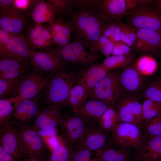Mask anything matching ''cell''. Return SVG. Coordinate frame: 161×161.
I'll list each match as a JSON object with an SVG mask.
<instances>
[{
    "mask_svg": "<svg viewBox=\"0 0 161 161\" xmlns=\"http://www.w3.org/2000/svg\"><path fill=\"white\" fill-rule=\"evenodd\" d=\"M94 152L87 149L81 147L72 148L70 158L71 161H95L97 155L93 157Z\"/></svg>",
    "mask_w": 161,
    "mask_h": 161,
    "instance_id": "cell-40",
    "label": "cell"
},
{
    "mask_svg": "<svg viewBox=\"0 0 161 161\" xmlns=\"http://www.w3.org/2000/svg\"><path fill=\"white\" fill-rule=\"evenodd\" d=\"M41 108L34 99L22 100L14 108L12 119L19 123L27 124L35 119Z\"/></svg>",
    "mask_w": 161,
    "mask_h": 161,
    "instance_id": "cell-21",
    "label": "cell"
},
{
    "mask_svg": "<svg viewBox=\"0 0 161 161\" xmlns=\"http://www.w3.org/2000/svg\"><path fill=\"white\" fill-rule=\"evenodd\" d=\"M25 12L29 21L35 24L50 23L57 16L56 10L49 0H29Z\"/></svg>",
    "mask_w": 161,
    "mask_h": 161,
    "instance_id": "cell-14",
    "label": "cell"
},
{
    "mask_svg": "<svg viewBox=\"0 0 161 161\" xmlns=\"http://www.w3.org/2000/svg\"><path fill=\"white\" fill-rule=\"evenodd\" d=\"M7 48L6 55L3 58H16L27 61L30 59L34 50L24 35L17 34H13L8 42Z\"/></svg>",
    "mask_w": 161,
    "mask_h": 161,
    "instance_id": "cell-23",
    "label": "cell"
},
{
    "mask_svg": "<svg viewBox=\"0 0 161 161\" xmlns=\"http://www.w3.org/2000/svg\"><path fill=\"white\" fill-rule=\"evenodd\" d=\"M135 67L143 76H150L154 74L157 68V63L152 57L144 55L140 57L134 65Z\"/></svg>",
    "mask_w": 161,
    "mask_h": 161,
    "instance_id": "cell-31",
    "label": "cell"
},
{
    "mask_svg": "<svg viewBox=\"0 0 161 161\" xmlns=\"http://www.w3.org/2000/svg\"><path fill=\"white\" fill-rule=\"evenodd\" d=\"M53 74L44 75L33 69L32 72L25 73L16 95L13 97L18 103L24 99H34L46 87Z\"/></svg>",
    "mask_w": 161,
    "mask_h": 161,
    "instance_id": "cell-10",
    "label": "cell"
},
{
    "mask_svg": "<svg viewBox=\"0 0 161 161\" xmlns=\"http://www.w3.org/2000/svg\"><path fill=\"white\" fill-rule=\"evenodd\" d=\"M142 106L143 123L153 118L161 112V102L146 99Z\"/></svg>",
    "mask_w": 161,
    "mask_h": 161,
    "instance_id": "cell-35",
    "label": "cell"
},
{
    "mask_svg": "<svg viewBox=\"0 0 161 161\" xmlns=\"http://www.w3.org/2000/svg\"><path fill=\"white\" fill-rule=\"evenodd\" d=\"M74 7L93 10L109 21L120 23L127 11V0H72Z\"/></svg>",
    "mask_w": 161,
    "mask_h": 161,
    "instance_id": "cell-4",
    "label": "cell"
},
{
    "mask_svg": "<svg viewBox=\"0 0 161 161\" xmlns=\"http://www.w3.org/2000/svg\"><path fill=\"white\" fill-rule=\"evenodd\" d=\"M51 49L67 63L91 64L95 61L98 56V53L92 46L78 41L64 46Z\"/></svg>",
    "mask_w": 161,
    "mask_h": 161,
    "instance_id": "cell-5",
    "label": "cell"
},
{
    "mask_svg": "<svg viewBox=\"0 0 161 161\" xmlns=\"http://www.w3.org/2000/svg\"><path fill=\"white\" fill-rule=\"evenodd\" d=\"M123 68L120 75V83L123 95L138 91L144 84L143 76L139 73L134 65H130Z\"/></svg>",
    "mask_w": 161,
    "mask_h": 161,
    "instance_id": "cell-22",
    "label": "cell"
},
{
    "mask_svg": "<svg viewBox=\"0 0 161 161\" xmlns=\"http://www.w3.org/2000/svg\"><path fill=\"white\" fill-rule=\"evenodd\" d=\"M146 99L161 102V76L152 81L144 91Z\"/></svg>",
    "mask_w": 161,
    "mask_h": 161,
    "instance_id": "cell-37",
    "label": "cell"
},
{
    "mask_svg": "<svg viewBox=\"0 0 161 161\" xmlns=\"http://www.w3.org/2000/svg\"><path fill=\"white\" fill-rule=\"evenodd\" d=\"M157 8L161 11V0L156 1Z\"/></svg>",
    "mask_w": 161,
    "mask_h": 161,
    "instance_id": "cell-50",
    "label": "cell"
},
{
    "mask_svg": "<svg viewBox=\"0 0 161 161\" xmlns=\"http://www.w3.org/2000/svg\"><path fill=\"white\" fill-rule=\"evenodd\" d=\"M65 161H71L70 158L69 159H67V160H65Z\"/></svg>",
    "mask_w": 161,
    "mask_h": 161,
    "instance_id": "cell-51",
    "label": "cell"
},
{
    "mask_svg": "<svg viewBox=\"0 0 161 161\" xmlns=\"http://www.w3.org/2000/svg\"><path fill=\"white\" fill-rule=\"evenodd\" d=\"M22 75L9 79L0 78V99L14 97L16 96L23 76Z\"/></svg>",
    "mask_w": 161,
    "mask_h": 161,
    "instance_id": "cell-30",
    "label": "cell"
},
{
    "mask_svg": "<svg viewBox=\"0 0 161 161\" xmlns=\"http://www.w3.org/2000/svg\"><path fill=\"white\" fill-rule=\"evenodd\" d=\"M132 161H137L136 160L134 159V160Z\"/></svg>",
    "mask_w": 161,
    "mask_h": 161,
    "instance_id": "cell-54",
    "label": "cell"
},
{
    "mask_svg": "<svg viewBox=\"0 0 161 161\" xmlns=\"http://www.w3.org/2000/svg\"><path fill=\"white\" fill-rule=\"evenodd\" d=\"M55 7L57 16L67 18L72 12L74 7L72 0H49Z\"/></svg>",
    "mask_w": 161,
    "mask_h": 161,
    "instance_id": "cell-42",
    "label": "cell"
},
{
    "mask_svg": "<svg viewBox=\"0 0 161 161\" xmlns=\"http://www.w3.org/2000/svg\"><path fill=\"white\" fill-rule=\"evenodd\" d=\"M110 106L100 100L90 98L74 112L89 125L97 123L98 119Z\"/></svg>",
    "mask_w": 161,
    "mask_h": 161,
    "instance_id": "cell-18",
    "label": "cell"
},
{
    "mask_svg": "<svg viewBox=\"0 0 161 161\" xmlns=\"http://www.w3.org/2000/svg\"><path fill=\"white\" fill-rule=\"evenodd\" d=\"M30 60L33 70L48 75L66 68L68 65L51 48L33 50Z\"/></svg>",
    "mask_w": 161,
    "mask_h": 161,
    "instance_id": "cell-9",
    "label": "cell"
},
{
    "mask_svg": "<svg viewBox=\"0 0 161 161\" xmlns=\"http://www.w3.org/2000/svg\"><path fill=\"white\" fill-rule=\"evenodd\" d=\"M49 24L52 40L57 47L64 46L70 43L72 31L64 18L57 16Z\"/></svg>",
    "mask_w": 161,
    "mask_h": 161,
    "instance_id": "cell-24",
    "label": "cell"
},
{
    "mask_svg": "<svg viewBox=\"0 0 161 161\" xmlns=\"http://www.w3.org/2000/svg\"><path fill=\"white\" fill-rule=\"evenodd\" d=\"M145 138H152L161 135V114L143 123L142 128Z\"/></svg>",
    "mask_w": 161,
    "mask_h": 161,
    "instance_id": "cell-34",
    "label": "cell"
},
{
    "mask_svg": "<svg viewBox=\"0 0 161 161\" xmlns=\"http://www.w3.org/2000/svg\"><path fill=\"white\" fill-rule=\"evenodd\" d=\"M89 98L88 91L80 84L76 83L71 89L66 105L71 107L74 112L80 107Z\"/></svg>",
    "mask_w": 161,
    "mask_h": 161,
    "instance_id": "cell-28",
    "label": "cell"
},
{
    "mask_svg": "<svg viewBox=\"0 0 161 161\" xmlns=\"http://www.w3.org/2000/svg\"><path fill=\"white\" fill-rule=\"evenodd\" d=\"M76 80L75 74L66 68L53 73L44 89V105H55L63 108L66 106L69 92Z\"/></svg>",
    "mask_w": 161,
    "mask_h": 161,
    "instance_id": "cell-2",
    "label": "cell"
},
{
    "mask_svg": "<svg viewBox=\"0 0 161 161\" xmlns=\"http://www.w3.org/2000/svg\"><path fill=\"white\" fill-rule=\"evenodd\" d=\"M71 152L66 143H60L55 148L47 161H65L70 158Z\"/></svg>",
    "mask_w": 161,
    "mask_h": 161,
    "instance_id": "cell-41",
    "label": "cell"
},
{
    "mask_svg": "<svg viewBox=\"0 0 161 161\" xmlns=\"http://www.w3.org/2000/svg\"><path fill=\"white\" fill-rule=\"evenodd\" d=\"M160 35H161V32H160Z\"/></svg>",
    "mask_w": 161,
    "mask_h": 161,
    "instance_id": "cell-55",
    "label": "cell"
},
{
    "mask_svg": "<svg viewBox=\"0 0 161 161\" xmlns=\"http://www.w3.org/2000/svg\"><path fill=\"white\" fill-rule=\"evenodd\" d=\"M111 140L115 145L123 148H137L145 137L142 130L130 123L121 122L115 126L111 134Z\"/></svg>",
    "mask_w": 161,
    "mask_h": 161,
    "instance_id": "cell-8",
    "label": "cell"
},
{
    "mask_svg": "<svg viewBox=\"0 0 161 161\" xmlns=\"http://www.w3.org/2000/svg\"><path fill=\"white\" fill-rule=\"evenodd\" d=\"M120 41L134 48L137 40V34L132 27L122 21L119 23Z\"/></svg>",
    "mask_w": 161,
    "mask_h": 161,
    "instance_id": "cell-36",
    "label": "cell"
},
{
    "mask_svg": "<svg viewBox=\"0 0 161 161\" xmlns=\"http://www.w3.org/2000/svg\"><path fill=\"white\" fill-rule=\"evenodd\" d=\"M29 22L25 11L16 5L0 11V28L9 33L23 35Z\"/></svg>",
    "mask_w": 161,
    "mask_h": 161,
    "instance_id": "cell-13",
    "label": "cell"
},
{
    "mask_svg": "<svg viewBox=\"0 0 161 161\" xmlns=\"http://www.w3.org/2000/svg\"><path fill=\"white\" fill-rule=\"evenodd\" d=\"M114 44L108 38L101 35L94 43L92 47L96 51L106 58L111 55Z\"/></svg>",
    "mask_w": 161,
    "mask_h": 161,
    "instance_id": "cell-39",
    "label": "cell"
},
{
    "mask_svg": "<svg viewBox=\"0 0 161 161\" xmlns=\"http://www.w3.org/2000/svg\"><path fill=\"white\" fill-rule=\"evenodd\" d=\"M66 18L75 41L92 47L101 35L103 26L110 21L93 10L82 7H74L72 13Z\"/></svg>",
    "mask_w": 161,
    "mask_h": 161,
    "instance_id": "cell-1",
    "label": "cell"
},
{
    "mask_svg": "<svg viewBox=\"0 0 161 161\" xmlns=\"http://www.w3.org/2000/svg\"><path fill=\"white\" fill-rule=\"evenodd\" d=\"M28 67L27 61L13 58L0 59V78L9 79L22 75Z\"/></svg>",
    "mask_w": 161,
    "mask_h": 161,
    "instance_id": "cell-25",
    "label": "cell"
},
{
    "mask_svg": "<svg viewBox=\"0 0 161 161\" xmlns=\"http://www.w3.org/2000/svg\"><path fill=\"white\" fill-rule=\"evenodd\" d=\"M11 120L7 122L0 127V145L12 156L16 161H21L24 158Z\"/></svg>",
    "mask_w": 161,
    "mask_h": 161,
    "instance_id": "cell-17",
    "label": "cell"
},
{
    "mask_svg": "<svg viewBox=\"0 0 161 161\" xmlns=\"http://www.w3.org/2000/svg\"><path fill=\"white\" fill-rule=\"evenodd\" d=\"M132 27L137 35V40L134 49L137 51L152 53L157 51L161 47L160 32Z\"/></svg>",
    "mask_w": 161,
    "mask_h": 161,
    "instance_id": "cell-19",
    "label": "cell"
},
{
    "mask_svg": "<svg viewBox=\"0 0 161 161\" xmlns=\"http://www.w3.org/2000/svg\"><path fill=\"white\" fill-rule=\"evenodd\" d=\"M97 157L96 160L95 161H99L98 159H97Z\"/></svg>",
    "mask_w": 161,
    "mask_h": 161,
    "instance_id": "cell-53",
    "label": "cell"
},
{
    "mask_svg": "<svg viewBox=\"0 0 161 161\" xmlns=\"http://www.w3.org/2000/svg\"><path fill=\"white\" fill-rule=\"evenodd\" d=\"M31 48L34 50L36 49L40 50L51 48L54 44L42 37H39L30 41H27Z\"/></svg>",
    "mask_w": 161,
    "mask_h": 161,
    "instance_id": "cell-44",
    "label": "cell"
},
{
    "mask_svg": "<svg viewBox=\"0 0 161 161\" xmlns=\"http://www.w3.org/2000/svg\"><path fill=\"white\" fill-rule=\"evenodd\" d=\"M44 159L40 157L35 156L25 158L21 161H44Z\"/></svg>",
    "mask_w": 161,
    "mask_h": 161,
    "instance_id": "cell-49",
    "label": "cell"
},
{
    "mask_svg": "<svg viewBox=\"0 0 161 161\" xmlns=\"http://www.w3.org/2000/svg\"><path fill=\"white\" fill-rule=\"evenodd\" d=\"M129 149L115 145L111 140L98 154L97 159L99 161H130L131 153Z\"/></svg>",
    "mask_w": 161,
    "mask_h": 161,
    "instance_id": "cell-27",
    "label": "cell"
},
{
    "mask_svg": "<svg viewBox=\"0 0 161 161\" xmlns=\"http://www.w3.org/2000/svg\"><path fill=\"white\" fill-rule=\"evenodd\" d=\"M155 1L152 0H137L136 7L153 5Z\"/></svg>",
    "mask_w": 161,
    "mask_h": 161,
    "instance_id": "cell-48",
    "label": "cell"
},
{
    "mask_svg": "<svg viewBox=\"0 0 161 161\" xmlns=\"http://www.w3.org/2000/svg\"><path fill=\"white\" fill-rule=\"evenodd\" d=\"M108 72L99 64H93L82 72L77 83L83 86L88 94L93 90Z\"/></svg>",
    "mask_w": 161,
    "mask_h": 161,
    "instance_id": "cell-26",
    "label": "cell"
},
{
    "mask_svg": "<svg viewBox=\"0 0 161 161\" xmlns=\"http://www.w3.org/2000/svg\"><path fill=\"white\" fill-rule=\"evenodd\" d=\"M15 0H0V11L7 9L15 5Z\"/></svg>",
    "mask_w": 161,
    "mask_h": 161,
    "instance_id": "cell-47",
    "label": "cell"
},
{
    "mask_svg": "<svg viewBox=\"0 0 161 161\" xmlns=\"http://www.w3.org/2000/svg\"><path fill=\"white\" fill-rule=\"evenodd\" d=\"M101 35L108 38L114 44L120 41V30L119 23L109 21L103 27Z\"/></svg>",
    "mask_w": 161,
    "mask_h": 161,
    "instance_id": "cell-38",
    "label": "cell"
},
{
    "mask_svg": "<svg viewBox=\"0 0 161 161\" xmlns=\"http://www.w3.org/2000/svg\"><path fill=\"white\" fill-rule=\"evenodd\" d=\"M17 102L13 97L0 100V127L12 119L14 106Z\"/></svg>",
    "mask_w": 161,
    "mask_h": 161,
    "instance_id": "cell-33",
    "label": "cell"
},
{
    "mask_svg": "<svg viewBox=\"0 0 161 161\" xmlns=\"http://www.w3.org/2000/svg\"><path fill=\"white\" fill-rule=\"evenodd\" d=\"M120 73L108 71L95 87L89 94V98L97 99L114 106L123 95L120 81Z\"/></svg>",
    "mask_w": 161,
    "mask_h": 161,
    "instance_id": "cell-6",
    "label": "cell"
},
{
    "mask_svg": "<svg viewBox=\"0 0 161 161\" xmlns=\"http://www.w3.org/2000/svg\"><path fill=\"white\" fill-rule=\"evenodd\" d=\"M120 122H121L114 106H110L98 119L97 123L104 130L111 132Z\"/></svg>",
    "mask_w": 161,
    "mask_h": 161,
    "instance_id": "cell-32",
    "label": "cell"
},
{
    "mask_svg": "<svg viewBox=\"0 0 161 161\" xmlns=\"http://www.w3.org/2000/svg\"><path fill=\"white\" fill-rule=\"evenodd\" d=\"M13 34L0 28V59L4 58L6 56L7 44Z\"/></svg>",
    "mask_w": 161,
    "mask_h": 161,
    "instance_id": "cell-43",
    "label": "cell"
},
{
    "mask_svg": "<svg viewBox=\"0 0 161 161\" xmlns=\"http://www.w3.org/2000/svg\"><path fill=\"white\" fill-rule=\"evenodd\" d=\"M19 139L24 158L37 156L45 158L47 151L43 140L36 129L27 124L11 120Z\"/></svg>",
    "mask_w": 161,
    "mask_h": 161,
    "instance_id": "cell-3",
    "label": "cell"
},
{
    "mask_svg": "<svg viewBox=\"0 0 161 161\" xmlns=\"http://www.w3.org/2000/svg\"><path fill=\"white\" fill-rule=\"evenodd\" d=\"M134 159L137 161H161V135L145 138L136 148Z\"/></svg>",
    "mask_w": 161,
    "mask_h": 161,
    "instance_id": "cell-20",
    "label": "cell"
},
{
    "mask_svg": "<svg viewBox=\"0 0 161 161\" xmlns=\"http://www.w3.org/2000/svg\"><path fill=\"white\" fill-rule=\"evenodd\" d=\"M111 134L97 123L88 125L77 147L83 148L99 153L111 141Z\"/></svg>",
    "mask_w": 161,
    "mask_h": 161,
    "instance_id": "cell-12",
    "label": "cell"
},
{
    "mask_svg": "<svg viewBox=\"0 0 161 161\" xmlns=\"http://www.w3.org/2000/svg\"><path fill=\"white\" fill-rule=\"evenodd\" d=\"M63 108L55 105H44L34 119V128L44 130L55 129L59 126L62 128Z\"/></svg>",
    "mask_w": 161,
    "mask_h": 161,
    "instance_id": "cell-16",
    "label": "cell"
},
{
    "mask_svg": "<svg viewBox=\"0 0 161 161\" xmlns=\"http://www.w3.org/2000/svg\"><path fill=\"white\" fill-rule=\"evenodd\" d=\"M134 59V56L131 54L112 55L106 58L100 65L108 72L119 67L129 65Z\"/></svg>",
    "mask_w": 161,
    "mask_h": 161,
    "instance_id": "cell-29",
    "label": "cell"
},
{
    "mask_svg": "<svg viewBox=\"0 0 161 161\" xmlns=\"http://www.w3.org/2000/svg\"><path fill=\"white\" fill-rule=\"evenodd\" d=\"M0 161H16L12 156L0 145Z\"/></svg>",
    "mask_w": 161,
    "mask_h": 161,
    "instance_id": "cell-46",
    "label": "cell"
},
{
    "mask_svg": "<svg viewBox=\"0 0 161 161\" xmlns=\"http://www.w3.org/2000/svg\"><path fill=\"white\" fill-rule=\"evenodd\" d=\"M160 71L161 72V63L160 64Z\"/></svg>",
    "mask_w": 161,
    "mask_h": 161,
    "instance_id": "cell-52",
    "label": "cell"
},
{
    "mask_svg": "<svg viewBox=\"0 0 161 161\" xmlns=\"http://www.w3.org/2000/svg\"><path fill=\"white\" fill-rule=\"evenodd\" d=\"M64 139L66 144L72 149L78 145L87 124L76 114L63 117Z\"/></svg>",
    "mask_w": 161,
    "mask_h": 161,
    "instance_id": "cell-15",
    "label": "cell"
},
{
    "mask_svg": "<svg viewBox=\"0 0 161 161\" xmlns=\"http://www.w3.org/2000/svg\"><path fill=\"white\" fill-rule=\"evenodd\" d=\"M152 6L136 7L127 11L124 17L129 24L136 28L161 32V11Z\"/></svg>",
    "mask_w": 161,
    "mask_h": 161,
    "instance_id": "cell-7",
    "label": "cell"
},
{
    "mask_svg": "<svg viewBox=\"0 0 161 161\" xmlns=\"http://www.w3.org/2000/svg\"><path fill=\"white\" fill-rule=\"evenodd\" d=\"M114 107L120 122L134 124L142 130V104L137 99L123 95L117 101Z\"/></svg>",
    "mask_w": 161,
    "mask_h": 161,
    "instance_id": "cell-11",
    "label": "cell"
},
{
    "mask_svg": "<svg viewBox=\"0 0 161 161\" xmlns=\"http://www.w3.org/2000/svg\"><path fill=\"white\" fill-rule=\"evenodd\" d=\"M131 48L121 41L114 44L112 55H124L131 54Z\"/></svg>",
    "mask_w": 161,
    "mask_h": 161,
    "instance_id": "cell-45",
    "label": "cell"
}]
</instances>
